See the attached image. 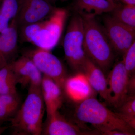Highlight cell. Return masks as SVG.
<instances>
[{
  "label": "cell",
  "instance_id": "9c48e42d",
  "mask_svg": "<svg viewBox=\"0 0 135 135\" xmlns=\"http://www.w3.org/2000/svg\"><path fill=\"white\" fill-rule=\"evenodd\" d=\"M16 17L18 27L41 22L49 16L55 7L48 0H18Z\"/></svg>",
  "mask_w": 135,
  "mask_h": 135
},
{
  "label": "cell",
  "instance_id": "ba28073f",
  "mask_svg": "<svg viewBox=\"0 0 135 135\" xmlns=\"http://www.w3.org/2000/svg\"><path fill=\"white\" fill-rule=\"evenodd\" d=\"M104 30L113 50L123 56L135 41V31L112 16L104 19Z\"/></svg>",
  "mask_w": 135,
  "mask_h": 135
},
{
  "label": "cell",
  "instance_id": "30bf717a",
  "mask_svg": "<svg viewBox=\"0 0 135 135\" xmlns=\"http://www.w3.org/2000/svg\"><path fill=\"white\" fill-rule=\"evenodd\" d=\"M98 131L92 132L83 130L78 125L68 120L57 111L47 116L43 123L42 134L44 135H97Z\"/></svg>",
  "mask_w": 135,
  "mask_h": 135
},
{
  "label": "cell",
  "instance_id": "ffe728a7",
  "mask_svg": "<svg viewBox=\"0 0 135 135\" xmlns=\"http://www.w3.org/2000/svg\"><path fill=\"white\" fill-rule=\"evenodd\" d=\"M112 12L113 17L135 31V6L118 5Z\"/></svg>",
  "mask_w": 135,
  "mask_h": 135
},
{
  "label": "cell",
  "instance_id": "7a4b0ae2",
  "mask_svg": "<svg viewBox=\"0 0 135 135\" xmlns=\"http://www.w3.org/2000/svg\"><path fill=\"white\" fill-rule=\"evenodd\" d=\"M44 107L41 87L29 86L24 102L9 120L13 129V134L41 135Z\"/></svg>",
  "mask_w": 135,
  "mask_h": 135
},
{
  "label": "cell",
  "instance_id": "4316f807",
  "mask_svg": "<svg viewBox=\"0 0 135 135\" xmlns=\"http://www.w3.org/2000/svg\"><path fill=\"white\" fill-rule=\"evenodd\" d=\"M7 128L8 127L0 126V135L2 134Z\"/></svg>",
  "mask_w": 135,
  "mask_h": 135
},
{
  "label": "cell",
  "instance_id": "6da1fadb",
  "mask_svg": "<svg viewBox=\"0 0 135 135\" xmlns=\"http://www.w3.org/2000/svg\"><path fill=\"white\" fill-rule=\"evenodd\" d=\"M75 116L80 123H88L96 128L99 134H106L112 131H118L127 135H135L130 127L117 113L108 109L94 97L78 103Z\"/></svg>",
  "mask_w": 135,
  "mask_h": 135
},
{
  "label": "cell",
  "instance_id": "5b68a950",
  "mask_svg": "<svg viewBox=\"0 0 135 135\" xmlns=\"http://www.w3.org/2000/svg\"><path fill=\"white\" fill-rule=\"evenodd\" d=\"M68 16V12L65 9L55 8L47 19L43 20L41 29L31 43L36 47L51 51L59 42Z\"/></svg>",
  "mask_w": 135,
  "mask_h": 135
},
{
  "label": "cell",
  "instance_id": "9a60e30c",
  "mask_svg": "<svg viewBox=\"0 0 135 135\" xmlns=\"http://www.w3.org/2000/svg\"><path fill=\"white\" fill-rule=\"evenodd\" d=\"M82 72L86 75L94 91L98 93L103 99L107 102L108 84L107 79L103 70L88 57Z\"/></svg>",
  "mask_w": 135,
  "mask_h": 135
},
{
  "label": "cell",
  "instance_id": "603a6c76",
  "mask_svg": "<svg viewBox=\"0 0 135 135\" xmlns=\"http://www.w3.org/2000/svg\"><path fill=\"white\" fill-rule=\"evenodd\" d=\"M119 109L120 112L135 116V95H128Z\"/></svg>",
  "mask_w": 135,
  "mask_h": 135
},
{
  "label": "cell",
  "instance_id": "8992f818",
  "mask_svg": "<svg viewBox=\"0 0 135 135\" xmlns=\"http://www.w3.org/2000/svg\"><path fill=\"white\" fill-rule=\"evenodd\" d=\"M24 55L31 59L42 75L55 81L63 90L67 74L60 59L51 52L40 48L26 51Z\"/></svg>",
  "mask_w": 135,
  "mask_h": 135
},
{
  "label": "cell",
  "instance_id": "2e32d148",
  "mask_svg": "<svg viewBox=\"0 0 135 135\" xmlns=\"http://www.w3.org/2000/svg\"><path fill=\"white\" fill-rule=\"evenodd\" d=\"M118 5L114 0H76L74 7L80 15L96 16L112 12Z\"/></svg>",
  "mask_w": 135,
  "mask_h": 135
},
{
  "label": "cell",
  "instance_id": "8fae6325",
  "mask_svg": "<svg viewBox=\"0 0 135 135\" xmlns=\"http://www.w3.org/2000/svg\"><path fill=\"white\" fill-rule=\"evenodd\" d=\"M15 72L18 84L25 87L41 86L43 75L31 59L23 55L10 63Z\"/></svg>",
  "mask_w": 135,
  "mask_h": 135
},
{
  "label": "cell",
  "instance_id": "484cf974",
  "mask_svg": "<svg viewBox=\"0 0 135 135\" xmlns=\"http://www.w3.org/2000/svg\"><path fill=\"white\" fill-rule=\"evenodd\" d=\"M123 4L135 6V0H120Z\"/></svg>",
  "mask_w": 135,
  "mask_h": 135
},
{
  "label": "cell",
  "instance_id": "7c38bea8",
  "mask_svg": "<svg viewBox=\"0 0 135 135\" xmlns=\"http://www.w3.org/2000/svg\"><path fill=\"white\" fill-rule=\"evenodd\" d=\"M63 89L69 99L78 103L94 97L95 92L82 72H79L75 75L67 77Z\"/></svg>",
  "mask_w": 135,
  "mask_h": 135
},
{
  "label": "cell",
  "instance_id": "e0dca14e",
  "mask_svg": "<svg viewBox=\"0 0 135 135\" xmlns=\"http://www.w3.org/2000/svg\"><path fill=\"white\" fill-rule=\"evenodd\" d=\"M20 106V99L18 94H0V122L10 120Z\"/></svg>",
  "mask_w": 135,
  "mask_h": 135
},
{
  "label": "cell",
  "instance_id": "ac0fdd59",
  "mask_svg": "<svg viewBox=\"0 0 135 135\" xmlns=\"http://www.w3.org/2000/svg\"><path fill=\"white\" fill-rule=\"evenodd\" d=\"M18 84L16 76L10 64L0 69V94H16Z\"/></svg>",
  "mask_w": 135,
  "mask_h": 135
},
{
  "label": "cell",
  "instance_id": "3957f363",
  "mask_svg": "<svg viewBox=\"0 0 135 135\" xmlns=\"http://www.w3.org/2000/svg\"><path fill=\"white\" fill-rule=\"evenodd\" d=\"M84 27V48L87 57L105 71L113 60V50L103 28L92 15H80Z\"/></svg>",
  "mask_w": 135,
  "mask_h": 135
},
{
  "label": "cell",
  "instance_id": "52a82bcc",
  "mask_svg": "<svg viewBox=\"0 0 135 135\" xmlns=\"http://www.w3.org/2000/svg\"><path fill=\"white\" fill-rule=\"evenodd\" d=\"M129 75L123 60L116 63L107 77V103L115 108H119L128 96Z\"/></svg>",
  "mask_w": 135,
  "mask_h": 135
},
{
  "label": "cell",
  "instance_id": "277c9868",
  "mask_svg": "<svg viewBox=\"0 0 135 135\" xmlns=\"http://www.w3.org/2000/svg\"><path fill=\"white\" fill-rule=\"evenodd\" d=\"M66 59L75 71L82 72L88 57L84 48V27L80 14L70 20L63 43Z\"/></svg>",
  "mask_w": 135,
  "mask_h": 135
},
{
  "label": "cell",
  "instance_id": "f1b7e54d",
  "mask_svg": "<svg viewBox=\"0 0 135 135\" xmlns=\"http://www.w3.org/2000/svg\"><path fill=\"white\" fill-rule=\"evenodd\" d=\"M2 1H0V4H1V2H2ZM1 5H0V9H1Z\"/></svg>",
  "mask_w": 135,
  "mask_h": 135
},
{
  "label": "cell",
  "instance_id": "d4e9b609",
  "mask_svg": "<svg viewBox=\"0 0 135 135\" xmlns=\"http://www.w3.org/2000/svg\"><path fill=\"white\" fill-rule=\"evenodd\" d=\"M135 95V75L129 79L128 86V95Z\"/></svg>",
  "mask_w": 135,
  "mask_h": 135
},
{
  "label": "cell",
  "instance_id": "4fadbf2b",
  "mask_svg": "<svg viewBox=\"0 0 135 135\" xmlns=\"http://www.w3.org/2000/svg\"><path fill=\"white\" fill-rule=\"evenodd\" d=\"M18 28L16 17L8 28L0 32V69L12 62L16 52Z\"/></svg>",
  "mask_w": 135,
  "mask_h": 135
},
{
  "label": "cell",
  "instance_id": "5bb4252c",
  "mask_svg": "<svg viewBox=\"0 0 135 135\" xmlns=\"http://www.w3.org/2000/svg\"><path fill=\"white\" fill-rule=\"evenodd\" d=\"M41 90L47 116L59 111L62 103V88L52 79L43 75Z\"/></svg>",
  "mask_w": 135,
  "mask_h": 135
},
{
  "label": "cell",
  "instance_id": "7402d4cb",
  "mask_svg": "<svg viewBox=\"0 0 135 135\" xmlns=\"http://www.w3.org/2000/svg\"><path fill=\"white\" fill-rule=\"evenodd\" d=\"M122 60L129 75L135 73V41L123 55Z\"/></svg>",
  "mask_w": 135,
  "mask_h": 135
},
{
  "label": "cell",
  "instance_id": "44dd1931",
  "mask_svg": "<svg viewBox=\"0 0 135 135\" xmlns=\"http://www.w3.org/2000/svg\"><path fill=\"white\" fill-rule=\"evenodd\" d=\"M43 20L19 27V36L22 41L31 43L36 34L41 29Z\"/></svg>",
  "mask_w": 135,
  "mask_h": 135
},
{
  "label": "cell",
  "instance_id": "cb8c5ba5",
  "mask_svg": "<svg viewBox=\"0 0 135 135\" xmlns=\"http://www.w3.org/2000/svg\"><path fill=\"white\" fill-rule=\"evenodd\" d=\"M117 114L124 120L130 127L135 130V116L122 113L116 112Z\"/></svg>",
  "mask_w": 135,
  "mask_h": 135
},
{
  "label": "cell",
  "instance_id": "83f0119b",
  "mask_svg": "<svg viewBox=\"0 0 135 135\" xmlns=\"http://www.w3.org/2000/svg\"><path fill=\"white\" fill-rule=\"evenodd\" d=\"M51 3L55 2L58 1H64L65 0H48Z\"/></svg>",
  "mask_w": 135,
  "mask_h": 135
},
{
  "label": "cell",
  "instance_id": "d6986e66",
  "mask_svg": "<svg viewBox=\"0 0 135 135\" xmlns=\"http://www.w3.org/2000/svg\"><path fill=\"white\" fill-rule=\"evenodd\" d=\"M18 0H2L0 9V32L8 28L18 12Z\"/></svg>",
  "mask_w": 135,
  "mask_h": 135
}]
</instances>
